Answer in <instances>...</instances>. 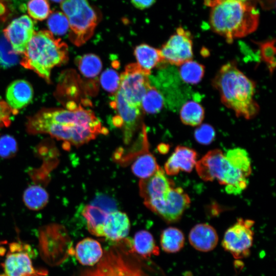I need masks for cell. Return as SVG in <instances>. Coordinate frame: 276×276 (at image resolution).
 I'll return each instance as SVG.
<instances>
[{
  "mask_svg": "<svg viewBox=\"0 0 276 276\" xmlns=\"http://www.w3.org/2000/svg\"><path fill=\"white\" fill-rule=\"evenodd\" d=\"M1 244V243H0ZM6 252V249L0 246V256H3Z\"/></svg>",
  "mask_w": 276,
  "mask_h": 276,
  "instance_id": "obj_41",
  "label": "cell"
},
{
  "mask_svg": "<svg viewBox=\"0 0 276 276\" xmlns=\"http://www.w3.org/2000/svg\"><path fill=\"white\" fill-rule=\"evenodd\" d=\"M20 64L50 82L52 69L67 62V44L47 30L35 32L22 53Z\"/></svg>",
  "mask_w": 276,
  "mask_h": 276,
  "instance_id": "obj_3",
  "label": "cell"
},
{
  "mask_svg": "<svg viewBox=\"0 0 276 276\" xmlns=\"http://www.w3.org/2000/svg\"><path fill=\"white\" fill-rule=\"evenodd\" d=\"M179 116L183 124L191 126H199L204 118V110L199 103L188 101L181 107Z\"/></svg>",
  "mask_w": 276,
  "mask_h": 276,
  "instance_id": "obj_24",
  "label": "cell"
},
{
  "mask_svg": "<svg viewBox=\"0 0 276 276\" xmlns=\"http://www.w3.org/2000/svg\"><path fill=\"white\" fill-rule=\"evenodd\" d=\"M132 243L130 251L135 252L143 258H147L159 254V248L156 245L152 235L147 231L141 230L136 232Z\"/></svg>",
  "mask_w": 276,
  "mask_h": 276,
  "instance_id": "obj_19",
  "label": "cell"
},
{
  "mask_svg": "<svg viewBox=\"0 0 276 276\" xmlns=\"http://www.w3.org/2000/svg\"><path fill=\"white\" fill-rule=\"evenodd\" d=\"M18 112L12 109L5 101L0 100V127H7L11 123V116Z\"/></svg>",
  "mask_w": 276,
  "mask_h": 276,
  "instance_id": "obj_37",
  "label": "cell"
},
{
  "mask_svg": "<svg viewBox=\"0 0 276 276\" xmlns=\"http://www.w3.org/2000/svg\"><path fill=\"white\" fill-rule=\"evenodd\" d=\"M76 258L83 265L94 266L103 256V250L100 243L90 238L80 241L74 251Z\"/></svg>",
  "mask_w": 276,
  "mask_h": 276,
  "instance_id": "obj_18",
  "label": "cell"
},
{
  "mask_svg": "<svg viewBox=\"0 0 276 276\" xmlns=\"http://www.w3.org/2000/svg\"><path fill=\"white\" fill-rule=\"evenodd\" d=\"M134 54L137 64L142 68L149 72L159 63L164 62L160 50L146 44H141L136 47Z\"/></svg>",
  "mask_w": 276,
  "mask_h": 276,
  "instance_id": "obj_20",
  "label": "cell"
},
{
  "mask_svg": "<svg viewBox=\"0 0 276 276\" xmlns=\"http://www.w3.org/2000/svg\"><path fill=\"white\" fill-rule=\"evenodd\" d=\"M150 72L142 68L137 63L128 64L121 74L119 89L131 105L141 108L142 100L151 86Z\"/></svg>",
  "mask_w": 276,
  "mask_h": 276,
  "instance_id": "obj_6",
  "label": "cell"
},
{
  "mask_svg": "<svg viewBox=\"0 0 276 276\" xmlns=\"http://www.w3.org/2000/svg\"><path fill=\"white\" fill-rule=\"evenodd\" d=\"M156 0H131L133 5L137 9L143 10L151 6Z\"/></svg>",
  "mask_w": 276,
  "mask_h": 276,
  "instance_id": "obj_39",
  "label": "cell"
},
{
  "mask_svg": "<svg viewBox=\"0 0 276 276\" xmlns=\"http://www.w3.org/2000/svg\"><path fill=\"white\" fill-rule=\"evenodd\" d=\"M48 200L47 191L41 186L37 185L28 187L23 195L25 204L32 210L37 211L42 209L47 204Z\"/></svg>",
  "mask_w": 276,
  "mask_h": 276,
  "instance_id": "obj_25",
  "label": "cell"
},
{
  "mask_svg": "<svg viewBox=\"0 0 276 276\" xmlns=\"http://www.w3.org/2000/svg\"><path fill=\"white\" fill-rule=\"evenodd\" d=\"M223 1H225V0H210L209 2H208V3H209V6H211L212 7L214 5ZM235 1H241V2H246L247 0H235Z\"/></svg>",
  "mask_w": 276,
  "mask_h": 276,
  "instance_id": "obj_40",
  "label": "cell"
},
{
  "mask_svg": "<svg viewBox=\"0 0 276 276\" xmlns=\"http://www.w3.org/2000/svg\"><path fill=\"white\" fill-rule=\"evenodd\" d=\"M275 42L273 39L256 43L259 47L260 58L266 64L271 74L275 67Z\"/></svg>",
  "mask_w": 276,
  "mask_h": 276,
  "instance_id": "obj_30",
  "label": "cell"
},
{
  "mask_svg": "<svg viewBox=\"0 0 276 276\" xmlns=\"http://www.w3.org/2000/svg\"><path fill=\"white\" fill-rule=\"evenodd\" d=\"M255 222L251 219L239 218L225 231L222 240L223 249L236 259L247 258L253 245Z\"/></svg>",
  "mask_w": 276,
  "mask_h": 276,
  "instance_id": "obj_5",
  "label": "cell"
},
{
  "mask_svg": "<svg viewBox=\"0 0 276 276\" xmlns=\"http://www.w3.org/2000/svg\"><path fill=\"white\" fill-rule=\"evenodd\" d=\"M159 167L155 157L147 151L135 159L131 170L136 176L145 179L153 175Z\"/></svg>",
  "mask_w": 276,
  "mask_h": 276,
  "instance_id": "obj_23",
  "label": "cell"
},
{
  "mask_svg": "<svg viewBox=\"0 0 276 276\" xmlns=\"http://www.w3.org/2000/svg\"><path fill=\"white\" fill-rule=\"evenodd\" d=\"M47 25L50 32L57 35H64L69 29L67 18L62 12L58 11L51 12L48 17Z\"/></svg>",
  "mask_w": 276,
  "mask_h": 276,
  "instance_id": "obj_31",
  "label": "cell"
},
{
  "mask_svg": "<svg viewBox=\"0 0 276 276\" xmlns=\"http://www.w3.org/2000/svg\"><path fill=\"white\" fill-rule=\"evenodd\" d=\"M27 9L30 16L38 20L48 18L52 12L47 0H29Z\"/></svg>",
  "mask_w": 276,
  "mask_h": 276,
  "instance_id": "obj_32",
  "label": "cell"
},
{
  "mask_svg": "<svg viewBox=\"0 0 276 276\" xmlns=\"http://www.w3.org/2000/svg\"><path fill=\"white\" fill-rule=\"evenodd\" d=\"M216 135L214 127L208 124L198 126L194 131L195 140L199 144L208 145L214 141Z\"/></svg>",
  "mask_w": 276,
  "mask_h": 276,
  "instance_id": "obj_35",
  "label": "cell"
},
{
  "mask_svg": "<svg viewBox=\"0 0 276 276\" xmlns=\"http://www.w3.org/2000/svg\"><path fill=\"white\" fill-rule=\"evenodd\" d=\"M185 237L183 232L178 228L169 227L161 233L160 244L162 249L167 253H176L183 247Z\"/></svg>",
  "mask_w": 276,
  "mask_h": 276,
  "instance_id": "obj_22",
  "label": "cell"
},
{
  "mask_svg": "<svg viewBox=\"0 0 276 276\" xmlns=\"http://www.w3.org/2000/svg\"><path fill=\"white\" fill-rule=\"evenodd\" d=\"M110 105L118 113L113 119V123L117 127L122 128L124 141L128 144L138 127L141 108L130 104L119 89Z\"/></svg>",
  "mask_w": 276,
  "mask_h": 276,
  "instance_id": "obj_11",
  "label": "cell"
},
{
  "mask_svg": "<svg viewBox=\"0 0 276 276\" xmlns=\"http://www.w3.org/2000/svg\"><path fill=\"white\" fill-rule=\"evenodd\" d=\"M77 63L81 73L88 78L97 76L102 67L100 58L93 54H85L79 57L77 60Z\"/></svg>",
  "mask_w": 276,
  "mask_h": 276,
  "instance_id": "obj_28",
  "label": "cell"
},
{
  "mask_svg": "<svg viewBox=\"0 0 276 276\" xmlns=\"http://www.w3.org/2000/svg\"><path fill=\"white\" fill-rule=\"evenodd\" d=\"M212 84L218 91L222 103L237 117L250 120L259 113L260 106L254 98L256 84L238 68L235 61L223 64Z\"/></svg>",
  "mask_w": 276,
  "mask_h": 276,
  "instance_id": "obj_1",
  "label": "cell"
},
{
  "mask_svg": "<svg viewBox=\"0 0 276 276\" xmlns=\"http://www.w3.org/2000/svg\"><path fill=\"white\" fill-rule=\"evenodd\" d=\"M18 54L15 53L4 35L0 36V65L9 67L18 61Z\"/></svg>",
  "mask_w": 276,
  "mask_h": 276,
  "instance_id": "obj_33",
  "label": "cell"
},
{
  "mask_svg": "<svg viewBox=\"0 0 276 276\" xmlns=\"http://www.w3.org/2000/svg\"><path fill=\"white\" fill-rule=\"evenodd\" d=\"M196 152L190 148L178 146L165 164V171L169 175H177L180 171L190 172L196 163Z\"/></svg>",
  "mask_w": 276,
  "mask_h": 276,
  "instance_id": "obj_14",
  "label": "cell"
},
{
  "mask_svg": "<svg viewBox=\"0 0 276 276\" xmlns=\"http://www.w3.org/2000/svg\"><path fill=\"white\" fill-rule=\"evenodd\" d=\"M108 214L96 205L91 204L85 206L82 215L86 221L88 232L96 236L103 237V224Z\"/></svg>",
  "mask_w": 276,
  "mask_h": 276,
  "instance_id": "obj_21",
  "label": "cell"
},
{
  "mask_svg": "<svg viewBox=\"0 0 276 276\" xmlns=\"http://www.w3.org/2000/svg\"><path fill=\"white\" fill-rule=\"evenodd\" d=\"M130 229V221L127 215L119 211L108 214L103 227V237L118 241L128 235Z\"/></svg>",
  "mask_w": 276,
  "mask_h": 276,
  "instance_id": "obj_16",
  "label": "cell"
},
{
  "mask_svg": "<svg viewBox=\"0 0 276 276\" xmlns=\"http://www.w3.org/2000/svg\"><path fill=\"white\" fill-rule=\"evenodd\" d=\"M17 149L16 142L13 137L9 135L0 136V156L10 157L14 155Z\"/></svg>",
  "mask_w": 276,
  "mask_h": 276,
  "instance_id": "obj_36",
  "label": "cell"
},
{
  "mask_svg": "<svg viewBox=\"0 0 276 276\" xmlns=\"http://www.w3.org/2000/svg\"><path fill=\"white\" fill-rule=\"evenodd\" d=\"M34 23L26 15L11 21L4 30V35L17 54H22L34 33Z\"/></svg>",
  "mask_w": 276,
  "mask_h": 276,
  "instance_id": "obj_12",
  "label": "cell"
},
{
  "mask_svg": "<svg viewBox=\"0 0 276 276\" xmlns=\"http://www.w3.org/2000/svg\"><path fill=\"white\" fill-rule=\"evenodd\" d=\"M188 195L180 187H173L161 199L144 202L151 211L157 214L167 223L179 221L190 204Z\"/></svg>",
  "mask_w": 276,
  "mask_h": 276,
  "instance_id": "obj_8",
  "label": "cell"
},
{
  "mask_svg": "<svg viewBox=\"0 0 276 276\" xmlns=\"http://www.w3.org/2000/svg\"><path fill=\"white\" fill-rule=\"evenodd\" d=\"M160 52L164 62L179 66L193 57V41L190 31L178 27L163 45Z\"/></svg>",
  "mask_w": 276,
  "mask_h": 276,
  "instance_id": "obj_10",
  "label": "cell"
},
{
  "mask_svg": "<svg viewBox=\"0 0 276 276\" xmlns=\"http://www.w3.org/2000/svg\"><path fill=\"white\" fill-rule=\"evenodd\" d=\"M164 104V99L162 93L151 85L142 100L141 108L146 113H155L160 111Z\"/></svg>",
  "mask_w": 276,
  "mask_h": 276,
  "instance_id": "obj_29",
  "label": "cell"
},
{
  "mask_svg": "<svg viewBox=\"0 0 276 276\" xmlns=\"http://www.w3.org/2000/svg\"><path fill=\"white\" fill-rule=\"evenodd\" d=\"M228 162L247 177L251 173V160L245 149L237 147L228 150L224 154Z\"/></svg>",
  "mask_w": 276,
  "mask_h": 276,
  "instance_id": "obj_26",
  "label": "cell"
},
{
  "mask_svg": "<svg viewBox=\"0 0 276 276\" xmlns=\"http://www.w3.org/2000/svg\"><path fill=\"white\" fill-rule=\"evenodd\" d=\"M259 16L256 8L246 2L225 0L212 6L209 20L212 30L232 43L255 31Z\"/></svg>",
  "mask_w": 276,
  "mask_h": 276,
  "instance_id": "obj_2",
  "label": "cell"
},
{
  "mask_svg": "<svg viewBox=\"0 0 276 276\" xmlns=\"http://www.w3.org/2000/svg\"><path fill=\"white\" fill-rule=\"evenodd\" d=\"M120 77L118 73L112 68L104 71L100 77V83L107 91L114 93L120 87Z\"/></svg>",
  "mask_w": 276,
  "mask_h": 276,
  "instance_id": "obj_34",
  "label": "cell"
},
{
  "mask_svg": "<svg viewBox=\"0 0 276 276\" xmlns=\"http://www.w3.org/2000/svg\"><path fill=\"white\" fill-rule=\"evenodd\" d=\"M5 12V9L2 4L0 3V14H3Z\"/></svg>",
  "mask_w": 276,
  "mask_h": 276,
  "instance_id": "obj_42",
  "label": "cell"
},
{
  "mask_svg": "<svg viewBox=\"0 0 276 276\" xmlns=\"http://www.w3.org/2000/svg\"><path fill=\"white\" fill-rule=\"evenodd\" d=\"M191 245L201 252L213 250L218 242V236L216 229L207 223H199L193 226L188 236Z\"/></svg>",
  "mask_w": 276,
  "mask_h": 276,
  "instance_id": "obj_15",
  "label": "cell"
},
{
  "mask_svg": "<svg viewBox=\"0 0 276 276\" xmlns=\"http://www.w3.org/2000/svg\"><path fill=\"white\" fill-rule=\"evenodd\" d=\"M179 66L180 77L186 83L198 84L204 76V66L192 59L184 62Z\"/></svg>",
  "mask_w": 276,
  "mask_h": 276,
  "instance_id": "obj_27",
  "label": "cell"
},
{
  "mask_svg": "<svg viewBox=\"0 0 276 276\" xmlns=\"http://www.w3.org/2000/svg\"><path fill=\"white\" fill-rule=\"evenodd\" d=\"M0 276H6L5 274H0Z\"/></svg>",
  "mask_w": 276,
  "mask_h": 276,
  "instance_id": "obj_44",
  "label": "cell"
},
{
  "mask_svg": "<svg viewBox=\"0 0 276 276\" xmlns=\"http://www.w3.org/2000/svg\"><path fill=\"white\" fill-rule=\"evenodd\" d=\"M51 1L53 2H56V3H61L64 0H51Z\"/></svg>",
  "mask_w": 276,
  "mask_h": 276,
  "instance_id": "obj_43",
  "label": "cell"
},
{
  "mask_svg": "<svg viewBox=\"0 0 276 276\" xmlns=\"http://www.w3.org/2000/svg\"><path fill=\"white\" fill-rule=\"evenodd\" d=\"M69 23V38L77 46L84 43L93 35L99 17L88 0H64L60 4Z\"/></svg>",
  "mask_w": 276,
  "mask_h": 276,
  "instance_id": "obj_4",
  "label": "cell"
},
{
  "mask_svg": "<svg viewBox=\"0 0 276 276\" xmlns=\"http://www.w3.org/2000/svg\"><path fill=\"white\" fill-rule=\"evenodd\" d=\"M91 204L102 209L108 213L116 211L114 202L111 199L105 196L100 195L97 197Z\"/></svg>",
  "mask_w": 276,
  "mask_h": 276,
  "instance_id": "obj_38",
  "label": "cell"
},
{
  "mask_svg": "<svg viewBox=\"0 0 276 276\" xmlns=\"http://www.w3.org/2000/svg\"><path fill=\"white\" fill-rule=\"evenodd\" d=\"M174 187V182L167 177L160 167L151 176L141 179L139 182L140 194L144 202L162 199Z\"/></svg>",
  "mask_w": 276,
  "mask_h": 276,
  "instance_id": "obj_13",
  "label": "cell"
},
{
  "mask_svg": "<svg viewBox=\"0 0 276 276\" xmlns=\"http://www.w3.org/2000/svg\"><path fill=\"white\" fill-rule=\"evenodd\" d=\"M195 165L197 174L202 180L217 179L222 185L226 184L233 170L222 151L218 149L209 151Z\"/></svg>",
  "mask_w": 276,
  "mask_h": 276,
  "instance_id": "obj_9",
  "label": "cell"
},
{
  "mask_svg": "<svg viewBox=\"0 0 276 276\" xmlns=\"http://www.w3.org/2000/svg\"><path fill=\"white\" fill-rule=\"evenodd\" d=\"M34 251L30 246L18 242L10 244L2 266L6 276H45L48 271L35 268L31 258Z\"/></svg>",
  "mask_w": 276,
  "mask_h": 276,
  "instance_id": "obj_7",
  "label": "cell"
},
{
  "mask_svg": "<svg viewBox=\"0 0 276 276\" xmlns=\"http://www.w3.org/2000/svg\"><path fill=\"white\" fill-rule=\"evenodd\" d=\"M33 96V90L30 84L24 80L13 81L7 88V104L14 110L18 112L28 104Z\"/></svg>",
  "mask_w": 276,
  "mask_h": 276,
  "instance_id": "obj_17",
  "label": "cell"
}]
</instances>
